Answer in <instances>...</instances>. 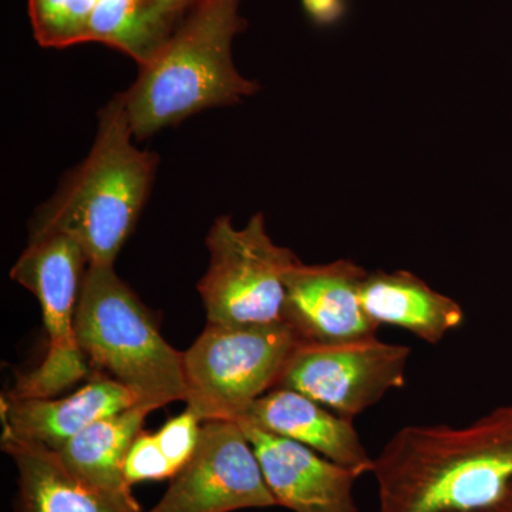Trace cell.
Listing matches in <instances>:
<instances>
[{"mask_svg":"<svg viewBox=\"0 0 512 512\" xmlns=\"http://www.w3.org/2000/svg\"><path fill=\"white\" fill-rule=\"evenodd\" d=\"M372 474L379 512L495 510L512 493V403L463 427H403Z\"/></svg>","mask_w":512,"mask_h":512,"instance_id":"cell-1","label":"cell"},{"mask_svg":"<svg viewBox=\"0 0 512 512\" xmlns=\"http://www.w3.org/2000/svg\"><path fill=\"white\" fill-rule=\"evenodd\" d=\"M124 94L100 111L89 156L30 222L29 241L72 238L89 264L114 265L153 187L158 158L133 146Z\"/></svg>","mask_w":512,"mask_h":512,"instance_id":"cell-2","label":"cell"},{"mask_svg":"<svg viewBox=\"0 0 512 512\" xmlns=\"http://www.w3.org/2000/svg\"><path fill=\"white\" fill-rule=\"evenodd\" d=\"M241 0H200L154 62L124 94L134 137L141 140L211 107L258 92L232 60L234 37L247 28Z\"/></svg>","mask_w":512,"mask_h":512,"instance_id":"cell-3","label":"cell"},{"mask_svg":"<svg viewBox=\"0 0 512 512\" xmlns=\"http://www.w3.org/2000/svg\"><path fill=\"white\" fill-rule=\"evenodd\" d=\"M74 330L94 372L123 384L140 406L154 412L187 399L183 353L161 336L153 313L113 265L89 264Z\"/></svg>","mask_w":512,"mask_h":512,"instance_id":"cell-4","label":"cell"},{"mask_svg":"<svg viewBox=\"0 0 512 512\" xmlns=\"http://www.w3.org/2000/svg\"><path fill=\"white\" fill-rule=\"evenodd\" d=\"M302 339L286 322L208 325L184 352L187 407L202 421L232 420L278 387Z\"/></svg>","mask_w":512,"mask_h":512,"instance_id":"cell-5","label":"cell"},{"mask_svg":"<svg viewBox=\"0 0 512 512\" xmlns=\"http://www.w3.org/2000/svg\"><path fill=\"white\" fill-rule=\"evenodd\" d=\"M210 265L198 282L208 325L264 326L285 322V274L296 261L278 247L262 214L238 229L222 215L207 235Z\"/></svg>","mask_w":512,"mask_h":512,"instance_id":"cell-6","label":"cell"},{"mask_svg":"<svg viewBox=\"0 0 512 512\" xmlns=\"http://www.w3.org/2000/svg\"><path fill=\"white\" fill-rule=\"evenodd\" d=\"M410 355L409 346L383 342L377 336L339 343H301L278 387L305 394L353 420L390 390L402 389Z\"/></svg>","mask_w":512,"mask_h":512,"instance_id":"cell-7","label":"cell"},{"mask_svg":"<svg viewBox=\"0 0 512 512\" xmlns=\"http://www.w3.org/2000/svg\"><path fill=\"white\" fill-rule=\"evenodd\" d=\"M275 505L241 424L210 420L202 423L194 456L147 512H234Z\"/></svg>","mask_w":512,"mask_h":512,"instance_id":"cell-8","label":"cell"},{"mask_svg":"<svg viewBox=\"0 0 512 512\" xmlns=\"http://www.w3.org/2000/svg\"><path fill=\"white\" fill-rule=\"evenodd\" d=\"M367 272L348 259L306 265L296 259L285 274L284 320L303 343H339L376 336L360 289Z\"/></svg>","mask_w":512,"mask_h":512,"instance_id":"cell-9","label":"cell"},{"mask_svg":"<svg viewBox=\"0 0 512 512\" xmlns=\"http://www.w3.org/2000/svg\"><path fill=\"white\" fill-rule=\"evenodd\" d=\"M251 441L276 504L293 512H357L359 474L296 441L238 421Z\"/></svg>","mask_w":512,"mask_h":512,"instance_id":"cell-10","label":"cell"},{"mask_svg":"<svg viewBox=\"0 0 512 512\" xmlns=\"http://www.w3.org/2000/svg\"><path fill=\"white\" fill-rule=\"evenodd\" d=\"M87 268L89 259L76 241L64 235H49L29 241L10 271V278L25 286L39 302L49 338L47 352L82 350L74 319Z\"/></svg>","mask_w":512,"mask_h":512,"instance_id":"cell-11","label":"cell"},{"mask_svg":"<svg viewBox=\"0 0 512 512\" xmlns=\"http://www.w3.org/2000/svg\"><path fill=\"white\" fill-rule=\"evenodd\" d=\"M237 421L296 441L360 477L372 473L375 466V458L367 453L353 420L295 390L272 389L255 400Z\"/></svg>","mask_w":512,"mask_h":512,"instance_id":"cell-12","label":"cell"},{"mask_svg":"<svg viewBox=\"0 0 512 512\" xmlns=\"http://www.w3.org/2000/svg\"><path fill=\"white\" fill-rule=\"evenodd\" d=\"M140 406L136 396L103 373L63 399L2 397L3 434L57 450L94 421Z\"/></svg>","mask_w":512,"mask_h":512,"instance_id":"cell-13","label":"cell"},{"mask_svg":"<svg viewBox=\"0 0 512 512\" xmlns=\"http://www.w3.org/2000/svg\"><path fill=\"white\" fill-rule=\"evenodd\" d=\"M2 448L18 468L16 512H143L74 476L52 448L6 434Z\"/></svg>","mask_w":512,"mask_h":512,"instance_id":"cell-14","label":"cell"},{"mask_svg":"<svg viewBox=\"0 0 512 512\" xmlns=\"http://www.w3.org/2000/svg\"><path fill=\"white\" fill-rule=\"evenodd\" d=\"M360 301L377 326H397L430 345L440 343L464 322L460 303L434 291L412 272H367Z\"/></svg>","mask_w":512,"mask_h":512,"instance_id":"cell-15","label":"cell"},{"mask_svg":"<svg viewBox=\"0 0 512 512\" xmlns=\"http://www.w3.org/2000/svg\"><path fill=\"white\" fill-rule=\"evenodd\" d=\"M200 0H99L87 42L103 43L136 60L140 69L160 55Z\"/></svg>","mask_w":512,"mask_h":512,"instance_id":"cell-16","label":"cell"},{"mask_svg":"<svg viewBox=\"0 0 512 512\" xmlns=\"http://www.w3.org/2000/svg\"><path fill=\"white\" fill-rule=\"evenodd\" d=\"M150 407L134 406L114 416L94 421L62 447L57 456L64 466L97 490L124 501L138 504L124 477V464L131 444L143 431Z\"/></svg>","mask_w":512,"mask_h":512,"instance_id":"cell-17","label":"cell"},{"mask_svg":"<svg viewBox=\"0 0 512 512\" xmlns=\"http://www.w3.org/2000/svg\"><path fill=\"white\" fill-rule=\"evenodd\" d=\"M33 35L49 49L87 42L90 20L99 0H28Z\"/></svg>","mask_w":512,"mask_h":512,"instance_id":"cell-18","label":"cell"},{"mask_svg":"<svg viewBox=\"0 0 512 512\" xmlns=\"http://www.w3.org/2000/svg\"><path fill=\"white\" fill-rule=\"evenodd\" d=\"M92 370L83 350L47 352L39 366L18 377L15 387L6 396L12 399H55L57 394L89 377Z\"/></svg>","mask_w":512,"mask_h":512,"instance_id":"cell-19","label":"cell"},{"mask_svg":"<svg viewBox=\"0 0 512 512\" xmlns=\"http://www.w3.org/2000/svg\"><path fill=\"white\" fill-rule=\"evenodd\" d=\"M202 423L204 421L197 413L187 407L183 413L168 420L160 430L154 431L157 446L173 468L174 476L194 456L200 441Z\"/></svg>","mask_w":512,"mask_h":512,"instance_id":"cell-20","label":"cell"},{"mask_svg":"<svg viewBox=\"0 0 512 512\" xmlns=\"http://www.w3.org/2000/svg\"><path fill=\"white\" fill-rule=\"evenodd\" d=\"M124 477L130 487L174 477L173 468L158 448L153 433L141 431L134 439L124 464Z\"/></svg>","mask_w":512,"mask_h":512,"instance_id":"cell-21","label":"cell"},{"mask_svg":"<svg viewBox=\"0 0 512 512\" xmlns=\"http://www.w3.org/2000/svg\"><path fill=\"white\" fill-rule=\"evenodd\" d=\"M303 8L319 25H332L346 12V0H303Z\"/></svg>","mask_w":512,"mask_h":512,"instance_id":"cell-22","label":"cell"},{"mask_svg":"<svg viewBox=\"0 0 512 512\" xmlns=\"http://www.w3.org/2000/svg\"><path fill=\"white\" fill-rule=\"evenodd\" d=\"M490 512H512V493L510 497H508L507 500H505L504 503L500 505V507H497L495 510Z\"/></svg>","mask_w":512,"mask_h":512,"instance_id":"cell-23","label":"cell"}]
</instances>
